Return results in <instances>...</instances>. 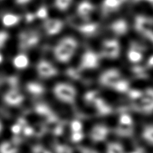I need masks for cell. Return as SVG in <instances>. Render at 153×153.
I'll return each instance as SVG.
<instances>
[{
  "mask_svg": "<svg viewBox=\"0 0 153 153\" xmlns=\"http://www.w3.org/2000/svg\"><path fill=\"white\" fill-rule=\"evenodd\" d=\"M53 94L61 102L71 103L74 102L77 93L76 89L71 85L60 83L53 87Z\"/></svg>",
  "mask_w": 153,
  "mask_h": 153,
  "instance_id": "6da1fadb",
  "label": "cell"
},
{
  "mask_svg": "<svg viewBox=\"0 0 153 153\" xmlns=\"http://www.w3.org/2000/svg\"><path fill=\"white\" fill-rule=\"evenodd\" d=\"M136 109L144 113L150 114L153 111V89H147L142 92V96L139 98Z\"/></svg>",
  "mask_w": 153,
  "mask_h": 153,
  "instance_id": "7a4b0ae2",
  "label": "cell"
},
{
  "mask_svg": "<svg viewBox=\"0 0 153 153\" xmlns=\"http://www.w3.org/2000/svg\"><path fill=\"white\" fill-rule=\"evenodd\" d=\"M120 53V45L116 40H105L103 44L102 54L106 58L115 59L118 58Z\"/></svg>",
  "mask_w": 153,
  "mask_h": 153,
  "instance_id": "3957f363",
  "label": "cell"
},
{
  "mask_svg": "<svg viewBox=\"0 0 153 153\" xmlns=\"http://www.w3.org/2000/svg\"><path fill=\"white\" fill-rule=\"evenodd\" d=\"M99 65V57L94 52L88 51L84 53L82 56L80 69H94Z\"/></svg>",
  "mask_w": 153,
  "mask_h": 153,
  "instance_id": "277c9868",
  "label": "cell"
},
{
  "mask_svg": "<svg viewBox=\"0 0 153 153\" xmlns=\"http://www.w3.org/2000/svg\"><path fill=\"white\" fill-rule=\"evenodd\" d=\"M121 74L118 70L112 69L106 71L100 76L99 81L103 85L109 87H113L119 79Z\"/></svg>",
  "mask_w": 153,
  "mask_h": 153,
  "instance_id": "5b68a950",
  "label": "cell"
},
{
  "mask_svg": "<svg viewBox=\"0 0 153 153\" xmlns=\"http://www.w3.org/2000/svg\"><path fill=\"white\" fill-rule=\"evenodd\" d=\"M37 72L38 74L41 78H50L57 75V70L53 67L50 62L46 61L45 60L40 61L37 65Z\"/></svg>",
  "mask_w": 153,
  "mask_h": 153,
  "instance_id": "8992f818",
  "label": "cell"
},
{
  "mask_svg": "<svg viewBox=\"0 0 153 153\" xmlns=\"http://www.w3.org/2000/svg\"><path fill=\"white\" fill-rule=\"evenodd\" d=\"M152 24L149 19L143 16H138L135 18V28L136 31L146 36L151 34V28Z\"/></svg>",
  "mask_w": 153,
  "mask_h": 153,
  "instance_id": "52a82bcc",
  "label": "cell"
},
{
  "mask_svg": "<svg viewBox=\"0 0 153 153\" xmlns=\"http://www.w3.org/2000/svg\"><path fill=\"white\" fill-rule=\"evenodd\" d=\"M109 134V130L106 126L101 124L94 126L91 131V138L95 143H99L105 140Z\"/></svg>",
  "mask_w": 153,
  "mask_h": 153,
  "instance_id": "ba28073f",
  "label": "cell"
},
{
  "mask_svg": "<svg viewBox=\"0 0 153 153\" xmlns=\"http://www.w3.org/2000/svg\"><path fill=\"white\" fill-rule=\"evenodd\" d=\"M64 26L62 21L58 19H48L44 23L45 32L49 35H55L62 30Z\"/></svg>",
  "mask_w": 153,
  "mask_h": 153,
  "instance_id": "9c48e42d",
  "label": "cell"
},
{
  "mask_svg": "<svg viewBox=\"0 0 153 153\" xmlns=\"http://www.w3.org/2000/svg\"><path fill=\"white\" fill-rule=\"evenodd\" d=\"M21 38L22 45L24 48H31L37 45L40 36L37 32L31 31L22 34Z\"/></svg>",
  "mask_w": 153,
  "mask_h": 153,
  "instance_id": "30bf717a",
  "label": "cell"
},
{
  "mask_svg": "<svg viewBox=\"0 0 153 153\" xmlns=\"http://www.w3.org/2000/svg\"><path fill=\"white\" fill-rule=\"evenodd\" d=\"M74 53L68 51L61 45H57L54 48V55L56 59L61 62H67L72 59Z\"/></svg>",
  "mask_w": 153,
  "mask_h": 153,
  "instance_id": "8fae6325",
  "label": "cell"
},
{
  "mask_svg": "<svg viewBox=\"0 0 153 153\" xmlns=\"http://www.w3.org/2000/svg\"><path fill=\"white\" fill-rule=\"evenodd\" d=\"M99 24L96 23H88L84 22L83 24H79L76 28L86 36H92L97 34L99 30Z\"/></svg>",
  "mask_w": 153,
  "mask_h": 153,
  "instance_id": "7c38bea8",
  "label": "cell"
},
{
  "mask_svg": "<svg viewBox=\"0 0 153 153\" xmlns=\"http://www.w3.org/2000/svg\"><path fill=\"white\" fill-rule=\"evenodd\" d=\"M121 0H104L102 4V12L104 15H108L116 12L122 4Z\"/></svg>",
  "mask_w": 153,
  "mask_h": 153,
  "instance_id": "4fadbf2b",
  "label": "cell"
},
{
  "mask_svg": "<svg viewBox=\"0 0 153 153\" xmlns=\"http://www.w3.org/2000/svg\"><path fill=\"white\" fill-rule=\"evenodd\" d=\"M94 10V6L91 3L88 1H82L78 5L77 8L78 14L80 16L81 18L85 20H88V17L90 13L93 12Z\"/></svg>",
  "mask_w": 153,
  "mask_h": 153,
  "instance_id": "5bb4252c",
  "label": "cell"
},
{
  "mask_svg": "<svg viewBox=\"0 0 153 153\" xmlns=\"http://www.w3.org/2000/svg\"><path fill=\"white\" fill-rule=\"evenodd\" d=\"M111 30L117 36H123L125 34L128 30L126 21L123 19L116 20L111 25Z\"/></svg>",
  "mask_w": 153,
  "mask_h": 153,
  "instance_id": "9a60e30c",
  "label": "cell"
},
{
  "mask_svg": "<svg viewBox=\"0 0 153 153\" xmlns=\"http://www.w3.org/2000/svg\"><path fill=\"white\" fill-rule=\"evenodd\" d=\"M4 99L8 104L16 105L20 104L22 102L24 96L16 90H12L5 95Z\"/></svg>",
  "mask_w": 153,
  "mask_h": 153,
  "instance_id": "2e32d148",
  "label": "cell"
},
{
  "mask_svg": "<svg viewBox=\"0 0 153 153\" xmlns=\"http://www.w3.org/2000/svg\"><path fill=\"white\" fill-rule=\"evenodd\" d=\"M13 64L14 66L17 69H25L28 66L29 60L25 54H20L14 57L13 60Z\"/></svg>",
  "mask_w": 153,
  "mask_h": 153,
  "instance_id": "e0dca14e",
  "label": "cell"
},
{
  "mask_svg": "<svg viewBox=\"0 0 153 153\" xmlns=\"http://www.w3.org/2000/svg\"><path fill=\"white\" fill-rule=\"evenodd\" d=\"M58 45L68 49V51L74 53L76 49L78 48V42L75 39L71 37H66L60 40Z\"/></svg>",
  "mask_w": 153,
  "mask_h": 153,
  "instance_id": "ac0fdd59",
  "label": "cell"
},
{
  "mask_svg": "<svg viewBox=\"0 0 153 153\" xmlns=\"http://www.w3.org/2000/svg\"><path fill=\"white\" fill-rule=\"evenodd\" d=\"M20 20V17L18 15L13 13H7L2 18V23L5 26L11 27L15 26Z\"/></svg>",
  "mask_w": 153,
  "mask_h": 153,
  "instance_id": "d6986e66",
  "label": "cell"
},
{
  "mask_svg": "<svg viewBox=\"0 0 153 153\" xmlns=\"http://www.w3.org/2000/svg\"><path fill=\"white\" fill-rule=\"evenodd\" d=\"M133 124H119L117 128V133L122 136H130L132 134L133 132Z\"/></svg>",
  "mask_w": 153,
  "mask_h": 153,
  "instance_id": "ffe728a7",
  "label": "cell"
},
{
  "mask_svg": "<svg viewBox=\"0 0 153 153\" xmlns=\"http://www.w3.org/2000/svg\"><path fill=\"white\" fill-rule=\"evenodd\" d=\"M18 149L14 143L5 142L0 145V153H16Z\"/></svg>",
  "mask_w": 153,
  "mask_h": 153,
  "instance_id": "44dd1931",
  "label": "cell"
},
{
  "mask_svg": "<svg viewBox=\"0 0 153 153\" xmlns=\"http://www.w3.org/2000/svg\"><path fill=\"white\" fill-rule=\"evenodd\" d=\"M26 87L30 93L34 95L41 94L45 91L44 88H43L41 85L37 83H32H32H29L27 85Z\"/></svg>",
  "mask_w": 153,
  "mask_h": 153,
  "instance_id": "7402d4cb",
  "label": "cell"
},
{
  "mask_svg": "<svg viewBox=\"0 0 153 153\" xmlns=\"http://www.w3.org/2000/svg\"><path fill=\"white\" fill-rule=\"evenodd\" d=\"M142 136L144 140L153 145V125H148L144 128Z\"/></svg>",
  "mask_w": 153,
  "mask_h": 153,
  "instance_id": "603a6c76",
  "label": "cell"
},
{
  "mask_svg": "<svg viewBox=\"0 0 153 153\" xmlns=\"http://www.w3.org/2000/svg\"><path fill=\"white\" fill-rule=\"evenodd\" d=\"M128 59L132 62H138L142 59V54L141 52L134 50V49H130L128 54Z\"/></svg>",
  "mask_w": 153,
  "mask_h": 153,
  "instance_id": "cb8c5ba5",
  "label": "cell"
},
{
  "mask_svg": "<svg viewBox=\"0 0 153 153\" xmlns=\"http://www.w3.org/2000/svg\"><path fill=\"white\" fill-rule=\"evenodd\" d=\"M106 153H125L123 146L117 143H111L107 145Z\"/></svg>",
  "mask_w": 153,
  "mask_h": 153,
  "instance_id": "d4e9b609",
  "label": "cell"
},
{
  "mask_svg": "<svg viewBox=\"0 0 153 153\" xmlns=\"http://www.w3.org/2000/svg\"><path fill=\"white\" fill-rule=\"evenodd\" d=\"M113 88L116 91L119 92H125L129 89V83L128 82L124 79H120L117 83L114 85Z\"/></svg>",
  "mask_w": 153,
  "mask_h": 153,
  "instance_id": "484cf974",
  "label": "cell"
},
{
  "mask_svg": "<svg viewBox=\"0 0 153 153\" xmlns=\"http://www.w3.org/2000/svg\"><path fill=\"white\" fill-rule=\"evenodd\" d=\"M72 0H56L55 5L57 9L61 11H65L70 6Z\"/></svg>",
  "mask_w": 153,
  "mask_h": 153,
  "instance_id": "4316f807",
  "label": "cell"
},
{
  "mask_svg": "<svg viewBox=\"0 0 153 153\" xmlns=\"http://www.w3.org/2000/svg\"><path fill=\"white\" fill-rule=\"evenodd\" d=\"M119 124H128V125H132L133 124L132 118L130 115L127 114H122L119 117Z\"/></svg>",
  "mask_w": 153,
  "mask_h": 153,
  "instance_id": "83f0119b",
  "label": "cell"
},
{
  "mask_svg": "<svg viewBox=\"0 0 153 153\" xmlns=\"http://www.w3.org/2000/svg\"><path fill=\"white\" fill-rule=\"evenodd\" d=\"M71 130L72 132H82V125L80 122L78 120H74L71 123Z\"/></svg>",
  "mask_w": 153,
  "mask_h": 153,
  "instance_id": "f1b7e54d",
  "label": "cell"
},
{
  "mask_svg": "<svg viewBox=\"0 0 153 153\" xmlns=\"http://www.w3.org/2000/svg\"><path fill=\"white\" fill-rule=\"evenodd\" d=\"M37 111L39 114L43 115V116H45V115H47V116L50 117L51 116V111L50 110V109L46 105H38L37 108Z\"/></svg>",
  "mask_w": 153,
  "mask_h": 153,
  "instance_id": "f546056e",
  "label": "cell"
},
{
  "mask_svg": "<svg viewBox=\"0 0 153 153\" xmlns=\"http://www.w3.org/2000/svg\"><path fill=\"white\" fill-rule=\"evenodd\" d=\"M36 17L40 19H45L47 16V10L45 7H40L36 13Z\"/></svg>",
  "mask_w": 153,
  "mask_h": 153,
  "instance_id": "4dcf8cb0",
  "label": "cell"
},
{
  "mask_svg": "<svg viewBox=\"0 0 153 153\" xmlns=\"http://www.w3.org/2000/svg\"><path fill=\"white\" fill-rule=\"evenodd\" d=\"M84 138V134L82 132H72V140L74 143H78L81 141Z\"/></svg>",
  "mask_w": 153,
  "mask_h": 153,
  "instance_id": "1f68e13d",
  "label": "cell"
},
{
  "mask_svg": "<svg viewBox=\"0 0 153 153\" xmlns=\"http://www.w3.org/2000/svg\"><path fill=\"white\" fill-rule=\"evenodd\" d=\"M8 38V34L5 32H0V48H2Z\"/></svg>",
  "mask_w": 153,
  "mask_h": 153,
  "instance_id": "d6a6232c",
  "label": "cell"
},
{
  "mask_svg": "<svg viewBox=\"0 0 153 153\" xmlns=\"http://www.w3.org/2000/svg\"><path fill=\"white\" fill-rule=\"evenodd\" d=\"M32 152H33V153H50L44 147L40 145L35 146L32 149Z\"/></svg>",
  "mask_w": 153,
  "mask_h": 153,
  "instance_id": "836d02e7",
  "label": "cell"
},
{
  "mask_svg": "<svg viewBox=\"0 0 153 153\" xmlns=\"http://www.w3.org/2000/svg\"><path fill=\"white\" fill-rule=\"evenodd\" d=\"M57 151H58L59 153H71L72 150H71L69 147L62 146L57 147Z\"/></svg>",
  "mask_w": 153,
  "mask_h": 153,
  "instance_id": "e575fe53",
  "label": "cell"
},
{
  "mask_svg": "<svg viewBox=\"0 0 153 153\" xmlns=\"http://www.w3.org/2000/svg\"><path fill=\"white\" fill-rule=\"evenodd\" d=\"M21 128H22V125L20 124L14 125L12 127V132L14 133V134H18L19 132H20Z\"/></svg>",
  "mask_w": 153,
  "mask_h": 153,
  "instance_id": "d590c367",
  "label": "cell"
},
{
  "mask_svg": "<svg viewBox=\"0 0 153 153\" xmlns=\"http://www.w3.org/2000/svg\"><path fill=\"white\" fill-rule=\"evenodd\" d=\"M80 149V153H98L94 150L89 148H86V147H82Z\"/></svg>",
  "mask_w": 153,
  "mask_h": 153,
  "instance_id": "8d00e7d4",
  "label": "cell"
},
{
  "mask_svg": "<svg viewBox=\"0 0 153 153\" xmlns=\"http://www.w3.org/2000/svg\"><path fill=\"white\" fill-rule=\"evenodd\" d=\"M35 16L32 14V13H28V14L26 15V20L28 22H31L34 19Z\"/></svg>",
  "mask_w": 153,
  "mask_h": 153,
  "instance_id": "74e56055",
  "label": "cell"
},
{
  "mask_svg": "<svg viewBox=\"0 0 153 153\" xmlns=\"http://www.w3.org/2000/svg\"><path fill=\"white\" fill-rule=\"evenodd\" d=\"M30 0H16V2L19 4H25V3H27Z\"/></svg>",
  "mask_w": 153,
  "mask_h": 153,
  "instance_id": "f35d334b",
  "label": "cell"
},
{
  "mask_svg": "<svg viewBox=\"0 0 153 153\" xmlns=\"http://www.w3.org/2000/svg\"><path fill=\"white\" fill-rule=\"evenodd\" d=\"M140 0H121L122 2H125V1H131V2H138L140 1Z\"/></svg>",
  "mask_w": 153,
  "mask_h": 153,
  "instance_id": "ab89813d",
  "label": "cell"
},
{
  "mask_svg": "<svg viewBox=\"0 0 153 153\" xmlns=\"http://www.w3.org/2000/svg\"><path fill=\"white\" fill-rule=\"evenodd\" d=\"M148 65H150V66H153V56L151 57V58L149 59Z\"/></svg>",
  "mask_w": 153,
  "mask_h": 153,
  "instance_id": "60d3db41",
  "label": "cell"
},
{
  "mask_svg": "<svg viewBox=\"0 0 153 153\" xmlns=\"http://www.w3.org/2000/svg\"><path fill=\"white\" fill-rule=\"evenodd\" d=\"M2 61H3V56H2V54H0V63H1V62H2Z\"/></svg>",
  "mask_w": 153,
  "mask_h": 153,
  "instance_id": "b9f144b4",
  "label": "cell"
},
{
  "mask_svg": "<svg viewBox=\"0 0 153 153\" xmlns=\"http://www.w3.org/2000/svg\"><path fill=\"white\" fill-rule=\"evenodd\" d=\"M2 130V125L1 123H0V132H1Z\"/></svg>",
  "mask_w": 153,
  "mask_h": 153,
  "instance_id": "7bdbcfd3",
  "label": "cell"
}]
</instances>
